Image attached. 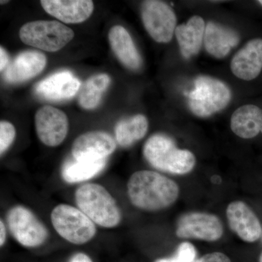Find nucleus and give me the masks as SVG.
Wrapping results in <instances>:
<instances>
[{
    "label": "nucleus",
    "mask_w": 262,
    "mask_h": 262,
    "mask_svg": "<svg viewBox=\"0 0 262 262\" xmlns=\"http://www.w3.org/2000/svg\"><path fill=\"white\" fill-rule=\"evenodd\" d=\"M70 262H93V261L85 253H77L72 256Z\"/></svg>",
    "instance_id": "nucleus-28"
},
{
    "label": "nucleus",
    "mask_w": 262,
    "mask_h": 262,
    "mask_svg": "<svg viewBox=\"0 0 262 262\" xmlns=\"http://www.w3.org/2000/svg\"><path fill=\"white\" fill-rule=\"evenodd\" d=\"M46 63L47 58L40 52H22L5 69V80L13 84L31 80L42 72Z\"/></svg>",
    "instance_id": "nucleus-15"
},
{
    "label": "nucleus",
    "mask_w": 262,
    "mask_h": 262,
    "mask_svg": "<svg viewBox=\"0 0 262 262\" xmlns=\"http://www.w3.org/2000/svg\"><path fill=\"white\" fill-rule=\"evenodd\" d=\"M75 200L79 209L97 225L113 228L121 222V211L116 201L100 184L89 183L80 186L76 191Z\"/></svg>",
    "instance_id": "nucleus-3"
},
{
    "label": "nucleus",
    "mask_w": 262,
    "mask_h": 262,
    "mask_svg": "<svg viewBox=\"0 0 262 262\" xmlns=\"http://www.w3.org/2000/svg\"><path fill=\"white\" fill-rule=\"evenodd\" d=\"M261 237H262V234H261Z\"/></svg>",
    "instance_id": "nucleus-33"
},
{
    "label": "nucleus",
    "mask_w": 262,
    "mask_h": 262,
    "mask_svg": "<svg viewBox=\"0 0 262 262\" xmlns=\"http://www.w3.org/2000/svg\"><path fill=\"white\" fill-rule=\"evenodd\" d=\"M239 42V34L233 29L215 22L207 24L203 43L206 51L214 58H225Z\"/></svg>",
    "instance_id": "nucleus-17"
},
{
    "label": "nucleus",
    "mask_w": 262,
    "mask_h": 262,
    "mask_svg": "<svg viewBox=\"0 0 262 262\" xmlns=\"http://www.w3.org/2000/svg\"><path fill=\"white\" fill-rule=\"evenodd\" d=\"M206 23L202 17L194 15L186 24L176 29L175 34L183 57L189 59L201 51L204 40Z\"/></svg>",
    "instance_id": "nucleus-18"
},
{
    "label": "nucleus",
    "mask_w": 262,
    "mask_h": 262,
    "mask_svg": "<svg viewBox=\"0 0 262 262\" xmlns=\"http://www.w3.org/2000/svg\"><path fill=\"white\" fill-rule=\"evenodd\" d=\"M113 136L102 131L85 133L77 137L72 145L74 159L82 161L107 160L116 149Z\"/></svg>",
    "instance_id": "nucleus-11"
},
{
    "label": "nucleus",
    "mask_w": 262,
    "mask_h": 262,
    "mask_svg": "<svg viewBox=\"0 0 262 262\" xmlns=\"http://www.w3.org/2000/svg\"><path fill=\"white\" fill-rule=\"evenodd\" d=\"M144 156L153 168L174 174L190 173L196 164L192 151L177 148L175 141L164 134H155L146 141L143 149Z\"/></svg>",
    "instance_id": "nucleus-2"
},
{
    "label": "nucleus",
    "mask_w": 262,
    "mask_h": 262,
    "mask_svg": "<svg viewBox=\"0 0 262 262\" xmlns=\"http://www.w3.org/2000/svg\"><path fill=\"white\" fill-rule=\"evenodd\" d=\"M15 127L9 122H0V154L3 155L15 140Z\"/></svg>",
    "instance_id": "nucleus-24"
},
{
    "label": "nucleus",
    "mask_w": 262,
    "mask_h": 262,
    "mask_svg": "<svg viewBox=\"0 0 262 262\" xmlns=\"http://www.w3.org/2000/svg\"><path fill=\"white\" fill-rule=\"evenodd\" d=\"M224 226L217 215L205 212H189L181 215L176 234L179 238L214 242L222 238Z\"/></svg>",
    "instance_id": "nucleus-9"
},
{
    "label": "nucleus",
    "mask_w": 262,
    "mask_h": 262,
    "mask_svg": "<svg viewBox=\"0 0 262 262\" xmlns=\"http://www.w3.org/2000/svg\"><path fill=\"white\" fill-rule=\"evenodd\" d=\"M7 223L17 242L27 248H36L48 238V229L26 207L17 206L8 211Z\"/></svg>",
    "instance_id": "nucleus-7"
},
{
    "label": "nucleus",
    "mask_w": 262,
    "mask_h": 262,
    "mask_svg": "<svg viewBox=\"0 0 262 262\" xmlns=\"http://www.w3.org/2000/svg\"><path fill=\"white\" fill-rule=\"evenodd\" d=\"M141 18L146 30L156 42L168 43L177 29V15L166 3L157 0L144 1Z\"/></svg>",
    "instance_id": "nucleus-8"
},
{
    "label": "nucleus",
    "mask_w": 262,
    "mask_h": 262,
    "mask_svg": "<svg viewBox=\"0 0 262 262\" xmlns=\"http://www.w3.org/2000/svg\"><path fill=\"white\" fill-rule=\"evenodd\" d=\"M148 127L149 123L144 115H137L124 119L115 127L117 143L122 147H129L145 136Z\"/></svg>",
    "instance_id": "nucleus-21"
},
{
    "label": "nucleus",
    "mask_w": 262,
    "mask_h": 262,
    "mask_svg": "<svg viewBox=\"0 0 262 262\" xmlns=\"http://www.w3.org/2000/svg\"><path fill=\"white\" fill-rule=\"evenodd\" d=\"M231 230L244 242H256L261 237V222L253 210L243 201L229 203L226 210Z\"/></svg>",
    "instance_id": "nucleus-12"
},
{
    "label": "nucleus",
    "mask_w": 262,
    "mask_h": 262,
    "mask_svg": "<svg viewBox=\"0 0 262 262\" xmlns=\"http://www.w3.org/2000/svg\"><path fill=\"white\" fill-rule=\"evenodd\" d=\"M40 3L48 14L67 24L82 23L94 9L90 0H42Z\"/></svg>",
    "instance_id": "nucleus-16"
},
{
    "label": "nucleus",
    "mask_w": 262,
    "mask_h": 262,
    "mask_svg": "<svg viewBox=\"0 0 262 262\" xmlns=\"http://www.w3.org/2000/svg\"><path fill=\"white\" fill-rule=\"evenodd\" d=\"M80 80L68 71L57 72L39 82L35 92L39 98L48 101H65L77 94Z\"/></svg>",
    "instance_id": "nucleus-13"
},
{
    "label": "nucleus",
    "mask_w": 262,
    "mask_h": 262,
    "mask_svg": "<svg viewBox=\"0 0 262 262\" xmlns=\"http://www.w3.org/2000/svg\"><path fill=\"white\" fill-rule=\"evenodd\" d=\"M5 3H8V1H1V4H3Z\"/></svg>",
    "instance_id": "nucleus-31"
},
{
    "label": "nucleus",
    "mask_w": 262,
    "mask_h": 262,
    "mask_svg": "<svg viewBox=\"0 0 262 262\" xmlns=\"http://www.w3.org/2000/svg\"><path fill=\"white\" fill-rule=\"evenodd\" d=\"M234 76L243 80H254L262 70V39H253L237 52L230 63Z\"/></svg>",
    "instance_id": "nucleus-14"
},
{
    "label": "nucleus",
    "mask_w": 262,
    "mask_h": 262,
    "mask_svg": "<svg viewBox=\"0 0 262 262\" xmlns=\"http://www.w3.org/2000/svg\"><path fill=\"white\" fill-rule=\"evenodd\" d=\"M7 233L6 227L3 221H0V246H3L6 241Z\"/></svg>",
    "instance_id": "nucleus-29"
},
{
    "label": "nucleus",
    "mask_w": 262,
    "mask_h": 262,
    "mask_svg": "<svg viewBox=\"0 0 262 262\" xmlns=\"http://www.w3.org/2000/svg\"><path fill=\"white\" fill-rule=\"evenodd\" d=\"M258 262H262V252L261 254H260L259 259H258Z\"/></svg>",
    "instance_id": "nucleus-30"
},
{
    "label": "nucleus",
    "mask_w": 262,
    "mask_h": 262,
    "mask_svg": "<svg viewBox=\"0 0 262 262\" xmlns=\"http://www.w3.org/2000/svg\"><path fill=\"white\" fill-rule=\"evenodd\" d=\"M230 127L236 136L244 139H253L262 134V110L252 104L244 105L234 112Z\"/></svg>",
    "instance_id": "nucleus-20"
},
{
    "label": "nucleus",
    "mask_w": 262,
    "mask_h": 262,
    "mask_svg": "<svg viewBox=\"0 0 262 262\" xmlns=\"http://www.w3.org/2000/svg\"><path fill=\"white\" fill-rule=\"evenodd\" d=\"M9 63V56H8V53L4 48H0V70L1 72L5 71Z\"/></svg>",
    "instance_id": "nucleus-27"
},
{
    "label": "nucleus",
    "mask_w": 262,
    "mask_h": 262,
    "mask_svg": "<svg viewBox=\"0 0 262 262\" xmlns=\"http://www.w3.org/2000/svg\"><path fill=\"white\" fill-rule=\"evenodd\" d=\"M110 84V77L106 74L93 76L82 86L79 96V103L84 110L97 107Z\"/></svg>",
    "instance_id": "nucleus-23"
},
{
    "label": "nucleus",
    "mask_w": 262,
    "mask_h": 262,
    "mask_svg": "<svg viewBox=\"0 0 262 262\" xmlns=\"http://www.w3.org/2000/svg\"><path fill=\"white\" fill-rule=\"evenodd\" d=\"M127 194L134 206L146 211L165 209L178 200L177 183L152 170H139L127 182Z\"/></svg>",
    "instance_id": "nucleus-1"
},
{
    "label": "nucleus",
    "mask_w": 262,
    "mask_h": 262,
    "mask_svg": "<svg viewBox=\"0 0 262 262\" xmlns=\"http://www.w3.org/2000/svg\"><path fill=\"white\" fill-rule=\"evenodd\" d=\"M110 46L122 64L131 70H137L142 65L139 54L132 37L122 26H115L108 32Z\"/></svg>",
    "instance_id": "nucleus-19"
},
{
    "label": "nucleus",
    "mask_w": 262,
    "mask_h": 262,
    "mask_svg": "<svg viewBox=\"0 0 262 262\" xmlns=\"http://www.w3.org/2000/svg\"><path fill=\"white\" fill-rule=\"evenodd\" d=\"M20 40L28 46L48 52L64 48L73 39V31L55 20H36L24 24L19 32Z\"/></svg>",
    "instance_id": "nucleus-6"
},
{
    "label": "nucleus",
    "mask_w": 262,
    "mask_h": 262,
    "mask_svg": "<svg viewBox=\"0 0 262 262\" xmlns=\"http://www.w3.org/2000/svg\"><path fill=\"white\" fill-rule=\"evenodd\" d=\"M232 98L228 86L218 79L200 76L189 95L188 104L196 116L208 117L227 107Z\"/></svg>",
    "instance_id": "nucleus-4"
},
{
    "label": "nucleus",
    "mask_w": 262,
    "mask_h": 262,
    "mask_svg": "<svg viewBox=\"0 0 262 262\" xmlns=\"http://www.w3.org/2000/svg\"><path fill=\"white\" fill-rule=\"evenodd\" d=\"M106 163L107 160L98 161L68 160L62 168L61 176L63 180L70 184L84 182L101 173Z\"/></svg>",
    "instance_id": "nucleus-22"
},
{
    "label": "nucleus",
    "mask_w": 262,
    "mask_h": 262,
    "mask_svg": "<svg viewBox=\"0 0 262 262\" xmlns=\"http://www.w3.org/2000/svg\"><path fill=\"white\" fill-rule=\"evenodd\" d=\"M258 3H259L260 5L262 6V0H260V1H258Z\"/></svg>",
    "instance_id": "nucleus-32"
},
{
    "label": "nucleus",
    "mask_w": 262,
    "mask_h": 262,
    "mask_svg": "<svg viewBox=\"0 0 262 262\" xmlns=\"http://www.w3.org/2000/svg\"><path fill=\"white\" fill-rule=\"evenodd\" d=\"M154 262H194V258L185 248H177L173 256L158 258Z\"/></svg>",
    "instance_id": "nucleus-25"
},
{
    "label": "nucleus",
    "mask_w": 262,
    "mask_h": 262,
    "mask_svg": "<svg viewBox=\"0 0 262 262\" xmlns=\"http://www.w3.org/2000/svg\"><path fill=\"white\" fill-rule=\"evenodd\" d=\"M194 262H232L225 253L213 252L207 253L202 257L198 258Z\"/></svg>",
    "instance_id": "nucleus-26"
},
{
    "label": "nucleus",
    "mask_w": 262,
    "mask_h": 262,
    "mask_svg": "<svg viewBox=\"0 0 262 262\" xmlns=\"http://www.w3.org/2000/svg\"><path fill=\"white\" fill-rule=\"evenodd\" d=\"M35 126L39 140L46 146L54 147L60 145L67 137L68 118L61 110L45 106L36 113Z\"/></svg>",
    "instance_id": "nucleus-10"
},
{
    "label": "nucleus",
    "mask_w": 262,
    "mask_h": 262,
    "mask_svg": "<svg viewBox=\"0 0 262 262\" xmlns=\"http://www.w3.org/2000/svg\"><path fill=\"white\" fill-rule=\"evenodd\" d=\"M51 219L56 232L71 244H84L96 235L94 222L75 207L58 205L52 211Z\"/></svg>",
    "instance_id": "nucleus-5"
}]
</instances>
